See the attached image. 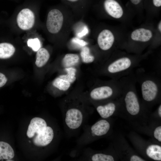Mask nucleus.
Wrapping results in <instances>:
<instances>
[{
	"mask_svg": "<svg viewBox=\"0 0 161 161\" xmlns=\"http://www.w3.org/2000/svg\"><path fill=\"white\" fill-rule=\"evenodd\" d=\"M80 54L83 61L85 63H91L94 60L95 57L90 54L89 49L87 47L82 49Z\"/></svg>",
	"mask_w": 161,
	"mask_h": 161,
	"instance_id": "4be33fe9",
	"label": "nucleus"
},
{
	"mask_svg": "<svg viewBox=\"0 0 161 161\" xmlns=\"http://www.w3.org/2000/svg\"><path fill=\"white\" fill-rule=\"evenodd\" d=\"M114 89L109 86H104L96 87L93 89L90 93L91 97L96 100L107 99L112 97Z\"/></svg>",
	"mask_w": 161,
	"mask_h": 161,
	"instance_id": "9d476101",
	"label": "nucleus"
},
{
	"mask_svg": "<svg viewBox=\"0 0 161 161\" xmlns=\"http://www.w3.org/2000/svg\"><path fill=\"white\" fill-rule=\"evenodd\" d=\"M114 41V37L112 32L107 29L102 30L99 34L97 42L100 48L104 51L110 49Z\"/></svg>",
	"mask_w": 161,
	"mask_h": 161,
	"instance_id": "6e6552de",
	"label": "nucleus"
},
{
	"mask_svg": "<svg viewBox=\"0 0 161 161\" xmlns=\"http://www.w3.org/2000/svg\"><path fill=\"white\" fill-rule=\"evenodd\" d=\"M93 161H114V157L112 155L103 153H96L91 157Z\"/></svg>",
	"mask_w": 161,
	"mask_h": 161,
	"instance_id": "5701e85b",
	"label": "nucleus"
},
{
	"mask_svg": "<svg viewBox=\"0 0 161 161\" xmlns=\"http://www.w3.org/2000/svg\"><path fill=\"white\" fill-rule=\"evenodd\" d=\"M72 41L73 42L76 43L82 46H84L87 44V43L84 41L80 40L77 38H73L72 40Z\"/></svg>",
	"mask_w": 161,
	"mask_h": 161,
	"instance_id": "cd10ccee",
	"label": "nucleus"
},
{
	"mask_svg": "<svg viewBox=\"0 0 161 161\" xmlns=\"http://www.w3.org/2000/svg\"><path fill=\"white\" fill-rule=\"evenodd\" d=\"M116 109L115 104L113 102H109L104 105L98 106L97 111L100 115L103 118H106L114 113Z\"/></svg>",
	"mask_w": 161,
	"mask_h": 161,
	"instance_id": "4468645a",
	"label": "nucleus"
},
{
	"mask_svg": "<svg viewBox=\"0 0 161 161\" xmlns=\"http://www.w3.org/2000/svg\"><path fill=\"white\" fill-rule=\"evenodd\" d=\"M47 126L46 122L43 119L38 117H34L31 120L28 126L27 136L30 138L32 137L35 134H38Z\"/></svg>",
	"mask_w": 161,
	"mask_h": 161,
	"instance_id": "1a4fd4ad",
	"label": "nucleus"
},
{
	"mask_svg": "<svg viewBox=\"0 0 161 161\" xmlns=\"http://www.w3.org/2000/svg\"><path fill=\"white\" fill-rule=\"evenodd\" d=\"M131 60L127 57H123L117 59L108 66V72L112 74H117L130 68L133 64Z\"/></svg>",
	"mask_w": 161,
	"mask_h": 161,
	"instance_id": "423d86ee",
	"label": "nucleus"
},
{
	"mask_svg": "<svg viewBox=\"0 0 161 161\" xmlns=\"http://www.w3.org/2000/svg\"><path fill=\"white\" fill-rule=\"evenodd\" d=\"M35 16L33 13L28 8L21 10L17 18V23L19 27L24 30L32 28L35 22Z\"/></svg>",
	"mask_w": 161,
	"mask_h": 161,
	"instance_id": "20e7f679",
	"label": "nucleus"
},
{
	"mask_svg": "<svg viewBox=\"0 0 161 161\" xmlns=\"http://www.w3.org/2000/svg\"><path fill=\"white\" fill-rule=\"evenodd\" d=\"M145 153L147 156L154 160H161V146L156 144L148 145L145 150Z\"/></svg>",
	"mask_w": 161,
	"mask_h": 161,
	"instance_id": "2eb2a0df",
	"label": "nucleus"
},
{
	"mask_svg": "<svg viewBox=\"0 0 161 161\" xmlns=\"http://www.w3.org/2000/svg\"><path fill=\"white\" fill-rule=\"evenodd\" d=\"M104 7L107 13L114 18H119L123 14L122 7L115 0H105L104 2Z\"/></svg>",
	"mask_w": 161,
	"mask_h": 161,
	"instance_id": "9b49d317",
	"label": "nucleus"
},
{
	"mask_svg": "<svg viewBox=\"0 0 161 161\" xmlns=\"http://www.w3.org/2000/svg\"><path fill=\"white\" fill-rule=\"evenodd\" d=\"M141 88L143 98L147 102L152 101L157 96L158 86L152 79L149 78L144 80L141 83Z\"/></svg>",
	"mask_w": 161,
	"mask_h": 161,
	"instance_id": "f03ea898",
	"label": "nucleus"
},
{
	"mask_svg": "<svg viewBox=\"0 0 161 161\" xmlns=\"http://www.w3.org/2000/svg\"><path fill=\"white\" fill-rule=\"evenodd\" d=\"M154 5L156 7H160L161 6V0H153Z\"/></svg>",
	"mask_w": 161,
	"mask_h": 161,
	"instance_id": "c85d7f7f",
	"label": "nucleus"
},
{
	"mask_svg": "<svg viewBox=\"0 0 161 161\" xmlns=\"http://www.w3.org/2000/svg\"><path fill=\"white\" fill-rule=\"evenodd\" d=\"M54 137L53 131L51 127L47 126L37 134L33 139L34 144L38 146H45L49 144Z\"/></svg>",
	"mask_w": 161,
	"mask_h": 161,
	"instance_id": "0eeeda50",
	"label": "nucleus"
},
{
	"mask_svg": "<svg viewBox=\"0 0 161 161\" xmlns=\"http://www.w3.org/2000/svg\"><path fill=\"white\" fill-rule=\"evenodd\" d=\"M49 54L48 51L44 48L40 49L36 55L35 64L38 67H41L44 65L47 62L49 58Z\"/></svg>",
	"mask_w": 161,
	"mask_h": 161,
	"instance_id": "f3484780",
	"label": "nucleus"
},
{
	"mask_svg": "<svg viewBox=\"0 0 161 161\" xmlns=\"http://www.w3.org/2000/svg\"><path fill=\"white\" fill-rule=\"evenodd\" d=\"M7 79L5 75L0 72V87L3 86L6 83Z\"/></svg>",
	"mask_w": 161,
	"mask_h": 161,
	"instance_id": "a878e982",
	"label": "nucleus"
},
{
	"mask_svg": "<svg viewBox=\"0 0 161 161\" xmlns=\"http://www.w3.org/2000/svg\"><path fill=\"white\" fill-rule=\"evenodd\" d=\"M15 49L11 44L7 43H0V58L7 59L14 54Z\"/></svg>",
	"mask_w": 161,
	"mask_h": 161,
	"instance_id": "a211bd4d",
	"label": "nucleus"
},
{
	"mask_svg": "<svg viewBox=\"0 0 161 161\" xmlns=\"http://www.w3.org/2000/svg\"><path fill=\"white\" fill-rule=\"evenodd\" d=\"M27 45L34 51H37L41 47L40 41L37 38H31L28 40Z\"/></svg>",
	"mask_w": 161,
	"mask_h": 161,
	"instance_id": "b1692460",
	"label": "nucleus"
},
{
	"mask_svg": "<svg viewBox=\"0 0 161 161\" xmlns=\"http://www.w3.org/2000/svg\"><path fill=\"white\" fill-rule=\"evenodd\" d=\"M88 30L87 28L86 27L85 28L84 30L81 32V33H80L79 35L78 36H82L83 35H84L86 34L87 32H88Z\"/></svg>",
	"mask_w": 161,
	"mask_h": 161,
	"instance_id": "c756f323",
	"label": "nucleus"
},
{
	"mask_svg": "<svg viewBox=\"0 0 161 161\" xmlns=\"http://www.w3.org/2000/svg\"><path fill=\"white\" fill-rule=\"evenodd\" d=\"M155 138L160 142H161V126L157 127L154 129L153 133Z\"/></svg>",
	"mask_w": 161,
	"mask_h": 161,
	"instance_id": "393cba45",
	"label": "nucleus"
},
{
	"mask_svg": "<svg viewBox=\"0 0 161 161\" xmlns=\"http://www.w3.org/2000/svg\"><path fill=\"white\" fill-rule=\"evenodd\" d=\"M14 156V152L11 146L7 143L0 141V160L11 159Z\"/></svg>",
	"mask_w": 161,
	"mask_h": 161,
	"instance_id": "dca6fc26",
	"label": "nucleus"
},
{
	"mask_svg": "<svg viewBox=\"0 0 161 161\" xmlns=\"http://www.w3.org/2000/svg\"><path fill=\"white\" fill-rule=\"evenodd\" d=\"M153 34L150 30L144 28H140L134 30L131 34V39L136 41L146 42L152 38Z\"/></svg>",
	"mask_w": 161,
	"mask_h": 161,
	"instance_id": "ddd939ff",
	"label": "nucleus"
},
{
	"mask_svg": "<svg viewBox=\"0 0 161 161\" xmlns=\"http://www.w3.org/2000/svg\"><path fill=\"white\" fill-rule=\"evenodd\" d=\"M110 128V124L105 120H100L94 124L91 127L92 134L94 136H100L106 134Z\"/></svg>",
	"mask_w": 161,
	"mask_h": 161,
	"instance_id": "f8f14e48",
	"label": "nucleus"
},
{
	"mask_svg": "<svg viewBox=\"0 0 161 161\" xmlns=\"http://www.w3.org/2000/svg\"><path fill=\"white\" fill-rule=\"evenodd\" d=\"M131 161H144L145 160L138 156L134 155L131 156L129 159Z\"/></svg>",
	"mask_w": 161,
	"mask_h": 161,
	"instance_id": "bb28decb",
	"label": "nucleus"
},
{
	"mask_svg": "<svg viewBox=\"0 0 161 161\" xmlns=\"http://www.w3.org/2000/svg\"><path fill=\"white\" fill-rule=\"evenodd\" d=\"M79 58L76 54L69 53L66 54L62 60V64L64 67H72L78 63Z\"/></svg>",
	"mask_w": 161,
	"mask_h": 161,
	"instance_id": "6ab92c4d",
	"label": "nucleus"
},
{
	"mask_svg": "<svg viewBox=\"0 0 161 161\" xmlns=\"http://www.w3.org/2000/svg\"><path fill=\"white\" fill-rule=\"evenodd\" d=\"M142 0H130L131 2L134 4L137 5L139 4Z\"/></svg>",
	"mask_w": 161,
	"mask_h": 161,
	"instance_id": "7c9ffc66",
	"label": "nucleus"
},
{
	"mask_svg": "<svg viewBox=\"0 0 161 161\" xmlns=\"http://www.w3.org/2000/svg\"><path fill=\"white\" fill-rule=\"evenodd\" d=\"M158 27V29H159V30L160 31V32H161V21H160V23L159 24Z\"/></svg>",
	"mask_w": 161,
	"mask_h": 161,
	"instance_id": "473e14b6",
	"label": "nucleus"
},
{
	"mask_svg": "<svg viewBox=\"0 0 161 161\" xmlns=\"http://www.w3.org/2000/svg\"><path fill=\"white\" fill-rule=\"evenodd\" d=\"M158 114L160 117H161V105H160L158 108Z\"/></svg>",
	"mask_w": 161,
	"mask_h": 161,
	"instance_id": "2f4dec72",
	"label": "nucleus"
},
{
	"mask_svg": "<svg viewBox=\"0 0 161 161\" xmlns=\"http://www.w3.org/2000/svg\"><path fill=\"white\" fill-rule=\"evenodd\" d=\"M67 0L69 1H70L74 2V1H77L78 0Z\"/></svg>",
	"mask_w": 161,
	"mask_h": 161,
	"instance_id": "72a5a7b5",
	"label": "nucleus"
},
{
	"mask_svg": "<svg viewBox=\"0 0 161 161\" xmlns=\"http://www.w3.org/2000/svg\"><path fill=\"white\" fill-rule=\"evenodd\" d=\"M130 88L126 92L124 101L127 112L131 115L135 116L139 114L140 106L136 92L132 88Z\"/></svg>",
	"mask_w": 161,
	"mask_h": 161,
	"instance_id": "7ed1b4c3",
	"label": "nucleus"
},
{
	"mask_svg": "<svg viewBox=\"0 0 161 161\" xmlns=\"http://www.w3.org/2000/svg\"><path fill=\"white\" fill-rule=\"evenodd\" d=\"M52 84L54 86L59 89L65 91L69 89L70 86V83L59 77L54 80Z\"/></svg>",
	"mask_w": 161,
	"mask_h": 161,
	"instance_id": "412c9836",
	"label": "nucleus"
},
{
	"mask_svg": "<svg viewBox=\"0 0 161 161\" xmlns=\"http://www.w3.org/2000/svg\"><path fill=\"white\" fill-rule=\"evenodd\" d=\"M64 17L58 10L53 9L48 13L46 27L48 31L52 34L58 33L61 30L63 23Z\"/></svg>",
	"mask_w": 161,
	"mask_h": 161,
	"instance_id": "f257e3e1",
	"label": "nucleus"
},
{
	"mask_svg": "<svg viewBox=\"0 0 161 161\" xmlns=\"http://www.w3.org/2000/svg\"><path fill=\"white\" fill-rule=\"evenodd\" d=\"M65 70L67 74L61 75L59 77L68 81L70 83H72L74 82L76 79V69L73 67H70L66 68Z\"/></svg>",
	"mask_w": 161,
	"mask_h": 161,
	"instance_id": "aec40b11",
	"label": "nucleus"
},
{
	"mask_svg": "<svg viewBox=\"0 0 161 161\" xmlns=\"http://www.w3.org/2000/svg\"><path fill=\"white\" fill-rule=\"evenodd\" d=\"M83 120V114L79 109L71 108L66 112L65 122L69 128L72 129L78 128L81 125Z\"/></svg>",
	"mask_w": 161,
	"mask_h": 161,
	"instance_id": "39448f33",
	"label": "nucleus"
}]
</instances>
